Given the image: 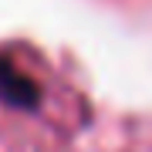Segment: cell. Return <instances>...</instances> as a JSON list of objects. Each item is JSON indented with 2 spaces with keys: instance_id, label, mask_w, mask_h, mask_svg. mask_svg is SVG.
I'll return each mask as SVG.
<instances>
[{
  "instance_id": "obj_1",
  "label": "cell",
  "mask_w": 152,
  "mask_h": 152,
  "mask_svg": "<svg viewBox=\"0 0 152 152\" xmlns=\"http://www.w3.org/2000/svg\"><path fill=\"white\" fill-rule=\"evenodd\" d=\"M0 102L17 112L41 108V81L20 61H14L7 51H0Z\"/></svg>"
}]
</instances>
